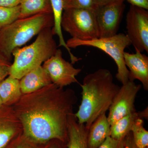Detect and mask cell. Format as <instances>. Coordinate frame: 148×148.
Returning <instances> with one entry per match:
<instances>
[{
  "mask_svg": "<svg viewBox=\"0 0 148 148\" xmlns=\"http://www.w3.org/2000/svg\"><path fill=\"white\" fill-rule=\"evenodd\" d=\"M142 87L141 84L130 80L121 86L109 109L107 117L110 125L123 117L136 112L135 99Z\"/></svg>",
  "mask_w": 148,
  "mask_h": 148,
  "instance_id": "9c48e42d",
  "label": "cell"
},
{
  "mask_svg": "<svg viewBox=\"0 0 148 148\" xmlns=\"http://www.w3.org/2000/svg\"><path fill=\"white\" fill-rule=\"evenodd\" d=\"M20 5L9 8L0 6V27L11 24L19 18Z\"/></svg>",
  "mask_w": 148,
  "mask_h": 148,
  "instance_id": "ffe728a7",
  "label": "cell"
},
{
  "mask_svg": "<svg viewBox=\"0 0 148 148\" xmlns=\"http://www.w3.org/2000/svg\"><path fill=\"white\" fill-rule=\"evenodd\" d=\"M93 1L95 7L105 5L110 3L119 1H124L125 0H93Z\"/></svg>",
  "mask_w": 148,
  "mask_h": 148,
  "instance_id": "f546056e",
  "label": "cell"
},
{
  "mask_svg": "<svg viewBox=\"0 0 148 148\" xmlns=\"http://www.w3.org/2000/svg\"><path fill=\"white\" fill-rule=\"evenodd\" d=\"M77 98L74 90L55 84L23 94L12 106L22 132L35 143L57 140L67 143L68 123Z\"/></svg>",
  "mask_w": 148,
  "mask_h": 148,
  "instance_id": "6da1fadb",
  "label": "cell"
},
{
  "mask_svg": "<svg viewBox=\"0 0 148 148\" xmlns=\"http://www.w3.org/2000/svg\"><path fill=\"white\" fill-rule=\"evenodd\" d=\"M22 95L19 79L8 75L0 82V98L3 105L13 106Z\"/></svg>",
  "mask_w": 148,
  "mask_h": 148,
  "instance_id": "2e32d148",
  "label": "cell"
},
{
  "mask_svg": "<svg viewBox=\"0 0 148 148\" xmlns=\"http://www.w3.org/2000/svg\"><path fill=\"white\" fill-rule=\"evenodd\" d=\"M110 136V125L106 113L98 117L92 123L87 137L88 148H97Z\"/></svg>",
  "mask_w": 148,
  "mask_h": 148,
  "instance_id": "5bb4252c",
  "label": "cell"
},
{
  "mask_svg": "<svg viewBox=\"0 0 148 148\" xmlns=\"http://www.w3.org/2000/svg\"><path fill=\"white\" fill-rule=\"evenodd\" d=\"M61 26L62 29L74 38L89 40L98 38L93 9H70L64 10Z\"/></svg>",
  "mask_w": 148,
  "mask_h": 148,
  "instance_id": "8992f818",
  "label": "cell"
},
{
  "mask_svg": "<svg viewBox=\"0 0 148 148\" xmlns=\"http://www.w3.org/2000/svg\"><path fill=\"white\" fill-rule=\"evenodd\" d=\"M46 144L35 143L26 137L22 132L11 141L5 148H44Z\"/></svg>",
  "mask_w": 148,
  "mask_h": 148,
  "instance_id": "44dd1931",
  "label": "cell"
},
{
  "mask_svg": "<svg viewBox=\"0 0 148 148\" xmlns=\"http://www.w3.org/2000/svg\"><path fill=\"white\" fill-rule=\"evenodd\" d=\"M64 10L70 9H89L95 8L93 0H61Z\"/></svg>",
  "mask_w": 148,
  "mask_h": 148,
  "instance_id": "7402d4cb",
  "label": "cell"
},
{
  "mask_svg": "<svg viewBox=\"0 0 148 148\" xmlns=\"http://www.w3.org/2000/svg\"><path fill=\"white\" fill-rule=\"evenodd\" d=\"M21 0H0V6L11 8L19 5Z\"/></svg>",
  "mask_w": 148,
  "mask_h": 148,
  "instance_id": "f1b7e54d",
  "label": "cell"
},
{
  "mask_svg": "<svg viewBox=\"0 0 148 148\" xmlns=\"http://www.w3.org/2000/svg\"><path fill=\"white\" fill-rule=\"evenodd\" d=\"M11 64L10 61L0 54V82L9 75Z\"/></svg>",
  "mask_w": 148,
  "mask_h": 148,
  "instance_id": "603a6c76",
  "label": "cell"
},
{
  "mask_svg": "<svg viewBox=\"0 0 148 148\" xmlns=\"http://www.w3.org/2000/svg\"><path fill=\"white\" fill-rule=\"evenodd\" d=\"M126 34L135 50L148 52L147 10L130 5L126 16Z\"/></svg>",
  "mask_w": 148,
  "mask_h": 148,
  "instance_id": "ba28073f",
  "label": "cell"
},
{
  "mask_svg": "<svg viewBox=\"0 0 148 148\" xmlns=\"http://www.w3.org/2000/svg\"><path fill=\"white\" fill-rule=\"evenodd\" d=\"M21 92L29 94L52 83L50 77L42 66L37 67L19 80Z\"/></svg>",
  "mask_w": 148,
  "mask_h": 148,
  "instance_id": "4fadbf2b",
  "label": "cell"
},
{
  "mask_svg": "<svg viewBox=\"0 0 148 148\" xmlns=\"http://www.w3.org/2000/svg\"><path fill=\"white\" fill-rule=\"evenodd\" d=\"M120 141L115 140L111 138L110 136L108 137L105 141L97 148H118Z\"/></svg>",
  "mask_w": 148,
  "mask_h": 148,
  "instance_id": "484cf974",
  "label": "cell"
},
{
  "mask_svg": "<svg viewBox=\"0 0 148 148\" xmlns=\"http://www.w3.org/2000/svg\"><path fill=\"white\" fill-rule=\"evenodd\" d=\"M130 5L148 10V0H126Z\"/></svg>",
  "mask_w": 148,
  "mask_h": 148,
  "instance_id": "83f0119b",
  "label": "cell"
},
{
  "mask_svg": "<svg viewBox=\"0 0 148 148\" xmlns=\"http://www.w3.org/2000/svg\"><path fill=\"white\" fill-rule=\"evenodd\" d=\"M69 48L79 46L92 47L107 53L113 59L117 68V79L124 84L129 81V71L125 63L124 50L131 45L127 35L120 33L108 38H97L89 40H82L71 38L66 42Z\"/></svg>",
  "mask_w": 148,
  "mask_h": 148,
  "instance_id": "5b68a950",
  "label": "cell"
},
{
  "mask_svg": "<svg viewBox=\"0 0 148 148\" xmlns=\"http://www.w3.org/2000/svg\"><path fill=\"white\" fill-rule=\"evenodd\" d=\"M80 86L82 99L75 115L78 122L89 130L98 117L109 110L120 86L114 82L110 71L104 69L86 75Z\"/></svg>",
  "mask_w": 148,
  "mask_h": 148,
  "instance_id": "7a4b0ae2",
  "label": "cell"
},
{
  "mask_svg": "<svg viewBox=\"0 0 148 148\" xmlns=\"http://www.w3.org/2000/svg\"><path fill=\"white\" fill-rule=\"evenodd\" d=\"M53 36L52 28H46L39 33L32 44L14 49L9 75L20 80L27 73L42 66L57 50Z\"/></svg>",
  "mask_w": 148,
  "mask_h": 148,
  "instance_id": "277c9868",
  "label": "cell"
},
{
  "mask_svg": "<svg viewBox=\"0 0 148 148\" xmlns=\"http://www.w3.org/2000/svg\"><path fill=\"white\" fill-rule=\"evenodd\" d=\"M54 24L53 14L40 13L18 18L0 30V54L10 61L12 52Z\"/></svg>",
  "mask_w": 148,
  "mask_h": 148,
  "instance_id": "3957f363",
  "label": "cell"
},
{
  "mask_svg": "<svg viewBox=\"0 0 148 148\" xmlns=\"http://www.w3.org/2000/svg\"><path fill=\"white\" fill-rule=\"evenodd\" d=\"M138 118V112H135L120 119L110 125V136L114 139L121 141L131 132L134 122Z\"/></svg>",
  "mask_w": 148,
  "mask_h": 148,
  "instance_id": "ac0fdd59",
  "label": "cell"
},
{
  "mask_svg": "<svg viewBox=\"0 0 148 148\" xmlns=\"http://www.w3.org/2000/svg\"><path fill=\"white\" fill-rule=\"evenodd\" d=\"M42 66L52 83L61 88L78 82L76 76L82 71V69L75 68L71 63L65 60L62 56V51L58 49Z\"/></svg>",
  "mask_w": 148,
  "mask_h": 148,
  "instance_id": "30bf717a",
  "label": "cell"
},
{
  "mask_svg": "<svg viewBox=\"0 0 148 148\" xmlns=\"http://www.w3.org/2000/svg\"><path fill=\"white\" fill-rule=\"evenodd\" d=\"M148 107H147V108L145 109L144 110L138 112L139 118L142 119H147L148 117Z\"/></svg>",
  "mask_w": 148,
  "mask_h": 148,
  "instance_id": "4dcf8cb0",
  "label": "cell"
},
{
  "mask_svg": "<svg viewBox=\"0 0 148 148\" xmlns=\"http://www.w3.org/2000/svg\"><path fill=\"white\" fill-rule=\"evenodd\" d=\"M3 105L2 102L1 100V98H0V107H1Z\"/></svg>",
  "mask_w": 148,
  "mask_h": 148,
  "instance_id": "1f68e13d",
  "label": "cell"
},
{
  "mask_svg": "<svg viewBox=\"0 0 148 148\" xmlns=\"http://www.w3.org/2000/svg\"><path fill=\"white\" fill-rule=\"evenodd\" d=\"M148 148V147H146V148Z\"/></svg>",
  "mask_w": 148,
  "mask_h": 148,
  "instance_id": "836d02e7",
  "label": "cell"
},
{
  "mask_svg": "<svg viewBox=\"0 0 148 148\" xmlns=\"http://www.w3.org/2000/svg\"><path fill=\"white\" fill-rule=\"evenodd\" d=\"M142 119L135 120L131 132L135 145L138 148H145L148 146V131L144 127Z\"/></svg>",
  "mask_w": 148,
  "mask_h": 148,
  "instance_id": "d6986e66",
  "label": "cell"
},
{
  "mask_svg": "<svg viewBox=\"0 0 148 148\" xmlns=\"http://www.w3.org/2000/svg\"><path fill=\"white\" fill-rule=\"evenodd\" d=\"M118 148H138L134 143L131 132L121 140Z\"/></svg>",
  "mask_w": 148,
  "mask_h": 148,
  "instance_id": "cb8c5ba5",
  "label": "cell"
},
{
  "mask_svg": "<svg viewBox=\"0 0 148 148\" xmlns=\"http://www.w3.org/2000/svg\"><path fill=\"white\" fill-rule=\"evenodd\" d=\"M88 132L84 124L78 122L75 113L72 114L68 123L67 148H88Z\"/></svg>",
  "mask_w": 148,
  "mask_h": 148,
  "instance_id": "9a60e30c",
  "label": "cell"
},
{
  "mask_svg": "<svg viewBox=\"0 0 148 148\" xmlns=\"http://www.w3.org/2000/svg\"><path fill=\"white\" fill-rule=\"evenodd\" d=\"M2 27H0V30H1V28Z\"/></svg>",
  "mask_w": 148,
  "mask_h": 148,
  "instance_id": "d6a6232c",
  "label": "cell"
},
{
  "mask_svg": "<svg viewBox=\"0 0 148 148\" xmlns=\"http://www.w3.org/2000/svg\"><path fill=\"white\" fill-rule=\"evenodd\" d=\"M53 15L60 16L63 13L64 9L61 0H50Z\"/></svg>",
  "mask_w": 148,
  "mask_h": 148,
  "instance_id": "d4e9b609",
  "label": "cell"
},
{
  "mask_svg": "<svg viewBox=\"0 0 148 148\" xmlns=\"http://www.w3.org/2000/svg\"><path fill=\"white\" fill-rule=\"evenodd\" d=\"M135 53L124 52L125 63L129 71V80L138 79L144 89L148 90V57L139 51Z\"/></svg>",
  "mask_w": 148,
  "mask_h": 148,
  "instance_id": "7c38bea8",
  "label": "cell"
},
{
  "mask_svg": "<svg viewBox=\"0 0 148 148\" xmlns=\"http://www.w3.org/2000/svg\"><path fill=\"white\" fill-rule=\"evenodd\" d=\"M67 147V143L57 140H51L46 144L44 148H65Z\"/></svg>",
  "mask_w": 148,
  "mask_h": 148,
  "instance_id": "4316f807",
  "label": "cell"
},
{
  "mask_svg": "<svg viewBox=\"0 0 148 148\" xmlns=\"http://www.w3.org/2000/svg\"><path fill=\"white\" fill-rule=\"evenodd\" d=\"M19 18L40 13L53 14L50 0H21Z\"/></svg>",
  "mask_w": 148,
  "mask_h": 148,
  "instance_id": "e0dca14e",
  "label": "cell"
},
{
  "mask_svg": "<svg viewBox=\"0 0 148 148\" xmlns=\"http://www.w3.org/2000/svg\"><path fill=\"white\" fill-rule=\"evenodd\" d=\"M124 2H114L93 9L98 38H108L117 34L125 9Z\"/></svg>",
  "mask_w": 148,
  "mask_h": 148,
  "instance_id": "52a82bcc",
  "label": "cell"
},
{
  "mask_svg": "<svg viewBox=\"0 0 148 148\" xmlns=\"http://www.w3.org/2000/svg\"><path fill=\"white\" fill-rule=\"evenodd\" d=\"M22 132V125L12 106L0 107V148H5Z\"/></svg>",
  "mask_w": 148,
  "mask_h": 148,
  "instance_id": "8fae6325",
  "label": "cell"
}]
</instances>
